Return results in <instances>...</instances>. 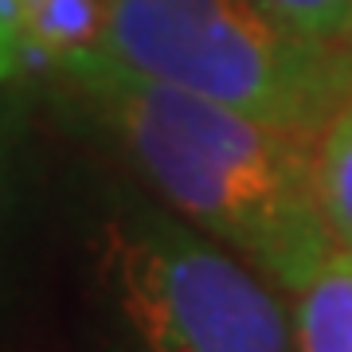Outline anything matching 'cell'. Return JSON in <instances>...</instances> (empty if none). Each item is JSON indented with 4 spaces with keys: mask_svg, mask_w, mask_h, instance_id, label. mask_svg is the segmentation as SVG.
Here are the masks:
<instances>
[{
    "mask_svg": "<svg viewBox=\"0 0 352 352\" xmlns=\"http://www.w3.org/2000/svg\"><path fill=\"white\" fill-rule=\"evenodd\" d=\"M314 184L333 243L352 251V94L314 138Z\"/></svg>",
    "mask_w": 352,
    "mask_h": 352,
    "instance_id": "cell-6",
    "label": "cell"
},
{
    "mask_svg": "<svg viewBox=\"0 0 352 352\" xmlns=\"http://www.w3.org/2000/svg\"><path fill=\"white\" fill-rule=\"evenodd\" d=\"M344 43H349V47H352V28H349V36H344Z\"/></svg>",
    "mask_w": 352,
    "mask_h": 352,
    "instance_id": "cell-10",
    "label": "cell"
},
{
    "mask_svg": "<svg viewBox=\"0 0 352 352\" xmlns=\"http://www.w3.org/2000/svg\"><path fill=\"white\" fill-rule=\"evenodd\" d=\"M278 24L321 43H344L352 28V0H258Z\"/></svg>",
    "mask_w": 352,
    "mask_h": 352,
    "instance_id": "cell-7",
    "label": "cell"
},
{
    "mask_svg": "<svg viewBox=\"0 0 352 352\" xmlns=\"http://www.w3.org/2000/svg\"><path fill=\"white\" fill-rule=\"evenodd\" d=\"M94 274L141 352H298L282 289L161 200L102 215Z\"/></svg>",
    "mask_w": 352,
    "mask_h": 352,
    "instance_id": "cell-3",
    "label": "cell"
},
{
    "mask_svg": "<svg viewBox=\"0 0 352 352\" xmlns=\"http://www.w3.org/2000/svg\"><path fill=\"white\" fill-rule=\"evenodd\" d=\"M16 16H20V8L12 0H0V87H12L28 67V47Z\"/></svg>",
    "mask_w": 352,
    "mask_h": 352,
    "instance_id": "cell-9",
    "label": "cell"
},
{
    "mask_svg": "<svg viewBox=\"0 0 352 352\" xmlns=\"http://www.w3.org/2000/svg\"><path fill=\"white\" fill-rule=\"evenodd\" d=\"M20 106L8 94V87H0V247L12 223V208H16V188H20Z\"/></svg>",
    "mask_w": 352,
    "mask_h": 352,
    "instance_id": "cell-8",
    "label": "cell"
},
{
    "mask_svg": "<svg viewBox=\"0 0 352 352\" xmlns=\"http://www.w3.org/2000/svg\"><path fill=\"white\" fill-rule=\"evenodd\" d=\"M12 4H16V8H20V4H24V0H12Z\"/></svg>",
    "mask_w": 352,
    "mask_h": 352,
    "instance_id": "cell-11",
    "label": "cell"
},
{
    "mask_svg": "<svg viewBox=\"0 0 352 352\" xmlns=\"http://www.w3.org/2000/svg\"><path fill=\"white\" fill-rule=\"evenodd\" d=\"M113 0H24L20 36L28 59H43L55 71L94 59L106 47Z\"/></svg>",
    "mask_w": 352,
    "mask_h": 352,
    "instance_id": "cell-5",
    "label": "cell"
},
{
    "mask_svg": "<svg viewBox=\"0 0 352 352\" xmlns=\"http://www.w3.org/2000/svg\"><path fill=\"white\" fill-rule=\"evenodd\" d=\"M298 352H352V251L337 247L286 294Z\"/></svg>",
    "mask_w": 352,
    "mask_h": 352,
    "instance_id": "cell-4",
    "label": "cell"
},
{
    "mask_svg": "<svg viewBox=\"0 0 352 352\" xmlns=\"http://www.w3.org/2000/svg\"><path fill=\"white\" fill-rule=\"evenodd\" d=\"M59 75L164 208L243 254L282 294L333 251L317 208L314 138L129 75L106 55Z\"/></svg>",
    "mask_w": 352,
    "mask_h": 352,
    "instance_id": "cell-1",
    "label": "cell"
},
{
    "mask_svg": "<svg viewBox=\"0 0 352 352\" xmlns=\"http://www.w3.org/2000/svg\"><path fill=\"white\" fill-rule=\"evenodd\" d=\"M102 55L302 138L352 94L349 43L298 36L258 0H113Z\"/></svg>",
    "mask_w": 352,
    "mask_h": 352,
    "instance_id": "cell-2",
    "label": "cell"
}]
</instances>
